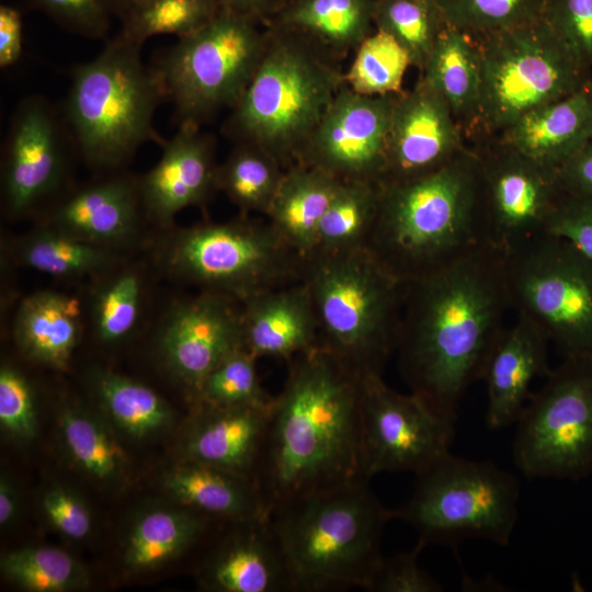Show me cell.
<instances>
[{
  "instance_id": "6da1fadb",
  "label": "cell",
  "mask_w": 592,
  "mask_h": 592,
  "mask_svg": "<svg viewBox=\"0 0 592 592\" xmlns=\"http://www.w3.org/2000/svg\"><path fill=\"white\" fill-rule=\"evenodd\" d=\"M511 308L503 254L486 242L437 271L402 284L395 354L410 392L455 426Z\"/></svg>"
},
{
  "instance_id": "7a4b0ae2",
  "label": "cell",
  "mask_w": 592,
  "mask_h": 592,
  "mask_svg": "<svg viewBox=\"0 0 592 592\" xmlns=\"http://www.w3.org/2000/svg\"><path fill=\"white\" fill-rule=\"evenodd\" d=\"M287 365L254 479L267 516L299 499L369 482L362 458L363 374L320 346Z\"/></svg>"
},
{
  "instance_id": "3957f363",
  "label": "cell",
  "mask_w": 592,
  "mask_h": 592,
  "mask_svg": "<svg viewBox=\"0 0 592 592\" xmlns=\"http://www.w3.org/2000/svg\"><path fill=\"white\" fill-rule=\"evenodd\" d=\"M481 242L478 158L465 151L424 175L383 184L364 249L406 284Z\"/></svg>"
},
{
  "instance_id": "277c9868",
  "label": "cell",
  "mask_w": 592,
  "mask_h": 592,
  "mask_svg": "<svg viewBox=\"0 0 592 592\" xmlns=\"http://www.w3.org/2000/svg\"><path fill=\"white\" fill-rule=\"evenodd\" d=\"M294 592L371 590L384 556L385 524L396 519L368 482L340 487L269 514Z\"/></svg>"
},
{
  "instance_id": "5b68a950",
  "label": "cell",
  "mask_w": 592,
  "mask_h": 592,
  "mask_svg": "<svg viewBox=\"0 0 592 592\" xmlns=\"http://www.w3.org/2000/svg\"><path fill=\"white\" fill-rule=\"evenodd\" d=\"M301 37L267 26L262 59L231 109L224 132L257 145L284 168L295 164L334 96L344 73Z\"/></svg>"
},
{
  "instance_id": "8992f818",
  "label": "cell",
  "mask_w": 592,
  "mask_h": 592,
  "mask_svg": "<svg viewBox=\"0 0 592 592\" xmlns=\"http://www.w3.org/2000/svg\"><path fill=\"white\" fill-rule=\"evenodd\" d=\"M140 49L115 36L70 73L62 116L78 153L92 168L116 170L144 144L166 140L153 125L164 101L162 87Z\"/></svg>"
},
{
  "instance_id": "52a82bcc",
  "label": "cell",
  "mask_w": 592,
  "mask_h": 592,
  "mask_svg": "<svg viewBox=\"0 0 592 592\" xmlns=\"http://www.w3.org/2000/svg\"><path fill=\"white\" fill-rule=\"evenodd\" d=\"M319 346L362 374L379 373L395 353L402 284L358 249L305 260Z\"/></svg>"
},
{
  "instance_id": "ba28073f",
  "label": "cell",
  "mask_w": 592,
  "mask_h": 592,
  "mask_svg": "<svg viewBox=\"0 0 592 592\" xmlns=\"http://www.w3.org/2000/svg\"><path fill=\"white\" fill-rule=\"evenodd\" d=\"M159 257L172 276L240 304L303 281L305 264L267 219L248 215L172 230Z\"/></svg>"
},
{
  "instance_id": "9c48e42d",
  "label": "cell",
  "mask_w": 592,
  "mask_h": 592,
  "mask_svg": "<svg viewBox=\"0 0 592 592\" xmlns=\"http://www.w3.org/2000/svg\"><path fill=\"white\" fill-rule=\"evenodd\" d=\"M519 499V480L509 471L491 460L448 453L417 475L411 498L395 515L414 528L423 547H455L471 538L508 546Z\"/></svg>"
},
{
  "instance_id": "30bf717a",
  "label": "cell",
  "mask_w": 592,
  "mask_h": 592,
  "mask_svg": "<svg viewBox=\"0 0 592 592\" xmlns=\"http://www.w3.org/2000/svg\"><path fill=\"white\" fill-rule=\"evenodd\" d=\"M261 24L223 9L156 58L152 67L178 124L200 125L237 104L266 47L267 29Z\"/></svg>"
},
{
  "instance_id": "8fae6325",
  "label": "cell",
  "mask_w": 592,
  "mask_h": 592,
  "mask_svg": "<svg viewBox=\"0 0 592 592\" xmlns=\"http://www.w3.org/2000/svg\"><path fill=\"white\" fill-rule=\"evenodd\" d=\"M481 58L477 119L502 133L530 111L590 82L588 68L547 20L475 37Z\"/></svg>"
},
{
  "instance_id": "7c38bea8",
  "label": "cell",
  "mask_w": 592,
  "mask_h": 592,
  "mask_svg": "<svg viewBox=\"0 0 592 592\" xmlns=\"http://www.w3.org/2000/svg\"><path fill=\"white\" fill-rule=\"evenodd\" d=\"M511 308L565 356H592V261L542 234L503 254Z\"/></svg>"
},
{
  "instance_id": "4fadbf2b",
  "label": "cell",
  "mask_w": 592,
  "mask_h": 592,
  "mask_svg": "<svg viewBox=\"0 0 592 592\" xmlns=\"http://www.w3.org/2000/svg\"><path fill=\"white\" fill-rule=\"evenodd\" d=\"M515 467L530 479L579 481L592 474V356L551 368L515 423Z\"/></svg>"
},
{
  "instance_id": "5bb4252c",
  "label": "cell",
  "mask_w": 592,
  "mask_h": 592,
  "mask_svg": "<svg viewBox=\"0 0 592 592\" xmlns=\"http://www.w3.org/2000/svg\"><path fill=\"white\" fill-rule=\"evenodd\" d=\"M361 433L363 468L371 480L382 473L424 471L451 453L455 426L419 396L398 392L379 373H365Z\"/></svg>"
},
{
  "instance_id": "9a60e30c",
  "label": "cell",
  "mask_w": 592,
  "mask_h": 592,
  "mask_svg": "<svg viewBox=\"0 0 592 592\" xmlns=\"http://www.w3.org/2000/svg\"><path fill=\"white\" fill-rule=\"evenodd\" d=\"M71 150L77 148L62 114L43 96L23 99L2 150L4 212L11 217L24 216L55 194L66 179Z\"/></svg>"
},
{
  "instance_id": "2e32d148",
  "label": "cell",
  "mask_w": 592,
  "mask_h": 592,
  "mask_svg": "<svg viewBox=\"0 0 592 592\" xmlns=\"http://www.w3.org/2000/svg\"><path fill=\"white\" fill-rule=\"evenodd\" d=\"M477 158L483 242L504 254L546 234L547 221L562 194L557 170L502 146Z\"/></svg>"
},
{
  "instance_id": "e0dca14e",
  "label": "cell",
  "mask_w": 592,
  "mask_h": 592,
  "mask_svg": "<svg viewBox=\"0 0 592 592\" xmlns=\"http://www.w3.org/2000/svg\"><path fill=\"white\" fill-rule=\"evenodd\" d=\"M396 98L360 94L344 84L296 163L319 168L342 182L382 184Z\"/></svg>"
},
{
  "instance_id": "ac0fdd59",
  "label": "cell",
  "mask_w": 592,
  "mask_h": 592,
  "mask_svg": "<svg viewBox=\"0 0 592 592\" xmlns=\"http://www.w3.org/2000/svg\"><path fill=\"white\" fill-rule=\"evenodd\" d=\"M241 348V304L210 292L175 304L158 337L162 362L193 398L204 378Z\"/></svg>"
},
{
  "instance_id": "d6986e66",
  "label": "cell",
  "mask_w": 592,
  "mask_h": 592,
  "mask_svg": "<svg viewBox=\"0 0 592 592\" xmlns=\"http://www.w3.org/2000/svg\"><path fill=\"white\" fill-rule=\"evenodd\" d=\"M464 152L449 105L421 78L410 91L397 94L380 185L424 175Z\"/></svg>"
},
{
  "instance_id": "ffe728a7",
  "label": "cell",
  "mask_w": 592,
  "mask_h": 592,
  "mask_svg": "<svg viewBox=\"0 0 592 592\" xmlns=\"http://www.w3.org/2000/svg\"><path fill=\"white\" fill-rule=\"evenodd\" d=\"M161 148L160 159L138 178V184L145 216L170 227L179 212L203 205L218 191V166L214 139L194 123L179 124Z\"/></svg>"
},
{
  "instance_id": "44dd1931",
  "label": "cell",
  "mask_w": 592,
  "mask_h": 592,
  "mask_svg": "<svg viewBox=\"0 0 592 592\" xmlns=\"http://www.w3.org/2000/svg\"><path fill=\"white\" fill-rule=\"evenodd\" d=\"M198 579L215 592H294L267 516L235 521L205 559Z\"/></svg>"
},
{
  "instance_id": "7402d4cb",
  "label": "cell",
  "mask_w": 592,
  "mask_h": 592,
  "mask_svg": "<svg viewBox=\"0 0 592 592\" xmlns=\"http://www.w3.org/2000/svg\"><path fill=\"white\" fill-rule=\"evenodd\" d=\"M141 215L138 179L113 174L70 192L44 226L112 250L134 239Z\"/></svg>"
},
{
  "instance_id": "603a6c76",
  "label": "cell",
  "mask_w": 592,
  "mask_h": 592,
  "mask_svg": "<svg viewBox=\"0 0 592 592\" xmlns=\"http://www.w3.org/2000/svg\"><path fill=\"white\" fill-rule=\"evenodd\" d=\"M548 344L545 334L521 315L503 329L482 375L488 398L485 420L490 430L517 422L533 394L532 383L551 369Z\"/></svg>"
},
{
  "instance_id": "cb8c5ba5",
  "label": "cell",
  "mask_w": 592,
  "mask_h": 592,
  "mask_svg": "<svg viewBox=\"0 0 592 592\" xmlns=\"http://www.w3.org/2000/svg\"><path fill=\"white\" fill-rule=\"evenodd\" d=\"M270 409L196 402L181 443L182 459L254 482Z\"/></svg>"
},
{
  "instance_id": "d4e9b609",
  "label": "cell",
  "mask_w": 592,
  "mask_h": 592,
  "mask_svg": "<svg viewBox=\"0 0 592 592\" xmlns=\"http://www.w3.org/2000/svg\"><path fill=\"white\" fill-rule=\"evenodd\" d=\"M243 349L259 357L294 356L319 346V329L304 281L270 289L241 304Z\"/></svg>"
},
{
  "instance_id": "484cf974",
  "label": "cell",
  "mask_w": 592,
  "mask_h": 592,
  "mask_svg": "<svg viewBox=\"0 0 592 592\" xmlns=\"http://www.w3.org/2000/svg\"><path fill=\"white\" fill-rule=\"evenodd\" d=\"M500 146L543 167H559L592 135V82L520 117L502 133Z\"/></svg>"
},
{
  "instance_id": "4316f807",
  "label": "cell",
  "mask_w": 592,
  "mask_h": 592,
  "mask_svg": "<svg viewBox=\"0 0 592 592\" xmlns=\"http://www.w3.org/2000/svg\"><path fill=\"white\" fill-rule=\"evenodd\" d=\"M374 10L375 0H286L266 24L342 55L373 32Z\"/></svg>"
},
{
  "instance_id": "83f0119b",
  "label": "cell",
  "mask_w": 592,
  "mask_h": 592,
  "mask_svg": "<svg viewBox=\"0 0 592 592\" xmlns=\"http://www.w3.org/2000/svg\"><path fill=\"white\" fill-rule=\"evenodd\" d=\"M341 184L330 173L303 163L284 172L265 217L304 260L316 249L320 223Z\"/></svg>"
},
{
  "instance_id": "f1b7e54d",
  "label": "cell",
  "mask_w": 592,
  "mask_h": 592,
  "mask_svg": "<svg viewBox=\"0 0 592 592\" xmlns=\"http://www.w3.org/2000/svg\"><path fill=\"white\" fill-rule=\"evenodd\" d=\"M163 485L179 504L209 519L231 522L267 516L252 480L207 465L182 459L166 474Z\"/></svg>"
},
{
  "instance_id": "f546056e",
  "label": "cell",
  "mask_w": 592,
  "mask_h": 592,
  "mask_svg": "<svg viewBox=\"0 0 592 592\" xmlns=\"http://www.w3.org/2000/svg\"><path fill=\"white\" fill-rule=\"evenodd\" d=\"M13 332L19 349L31 361L66 369L80 337L77 305L57 292L34 293L20 304Z\"/></svg>"
},
{
  "instance_id": "4dcf8cb0",
  "label": "cell",
  "mask_w": 592,
  "mask_h": 592,
  "mask_svg": "<svg viewBox=\"0 0 592 592\" xmlns=\"http://www.w3.org/2000/svg\"><path fill=\"white\" fill-rule=\"evenodd\" d=\"M208 523V516L181 504L149 509L135 520L128 532L123 562L133 572L156 569L193 546Z\"/></svg>"
},
{
  "instance_id": "1f68e13d",
  "label": "cell",
  "mask_w": 592,
  "mask_h": 592,
  "mask_svg": "<svg viewBox=\"0 0 592 592\" xmlns=\"http://www.w3.org/2000/svg\"><path fill=\"white\" fill-rule=\"evenodd\" d=\"M421 77L449 105L457 122L477 118L481 92V58L475 37L446 25Z\"/></svg>"
},
{
  "instance_id": "d6a6232c",
  "label": "cell",
  "mask_w": 592,
  "mask_h": 592,
  "mask_svg": "<svg viewBox=\"0 0 592 592\" xmlns=\"http://www.w3.org/2000/svg\"><path fill=\"white\" fill-rule=\"evenodd\" d=\"M90 377L102 411L125 434L145 439L173 422L169 403L150 387L105 369H96Z\"/></svg>"
},
{
  "instance_id": "836d02e7",
  "label": "cell",
  "mask_w": 592,
  "mask_h": 592,
  "mask_svg": "<svg viewBox=\"0 0 592 592\" xmlns=\"http://www.w3.org/2000/svg\"><path fill=\"white\" fill-rule=\"evenodd\" d=\"M58 421L65 452L81 473L103 483L116 482L125 475L127 457L99 417L83 407L65 405Z\"/></svg>"
},
{
  "instance_id": "e575fe53",
  "label": "cell",
  "mask_w": 592,
  "mask_h": 592,
  "mask_svg": "<svg viewBox=\"0 0 592 592\" xmlns=\"http://www.w3.org/2000/svg\"><path fill=\"white\" fill-rule=\"evenodd\" d=\"M282 163L263 148L238 143L218 166L217 187L242 215H266L285 172Z\"/></svg>"
},
{
  "instance_id": "d590c367",
  "label": "cell",
  "mask_w": 592,
  "mask_h": 592,
  "mask_svg": "<svg viewBox=\"0 0 592 592\" xmlns=\"http://www.w3.org/2000/svg\"><path fill=\"white\" fill-rule=\"evenodd\" d=\"M380 189V184L373 182H342L320 223L311 255L364 249L377 214Z\"/></svg>"
},
{
  "instance_id": "8d00e7d4",
  "label": "cell",
  "mask_w": 592,
  "mask_h": 592,
  "mask_svg": "<svg viewBox=\"0 0 592 592\" xmlns=\"http://www.w3.org/2000/svg\"><path fill=\"white\" fill-rule=\"evenodd\" d=\"M18 261L37 272L57 277L102 272L114 262L111 249L96 246L47 226L22 238L16 244Z\"/></svg>"
},
{
  "instance_id": "74e56055",
  "label": "cell",
  "mask_w": 592,
  "mask_h": 592,
  "mask_svg": "<svg viewBox=\"0 0 592 592\" xmlns=\"http://www.w3.org/2000/svg\"><path fill=\"white\" fill-rule=\"evenodd\" d=\"M223 10L217 0H140L122 18L121 39L143 46L152 36H187Z\"/></svg>"
},
{
  "instance_id": "f35d334b",
  "label": "cell",
  "mask_w": 592,
  "mask_h": 592,
  "mask_svg": "<svg viewBox=\"0 0 592 592\" xmlns=\"http://www.w3.org/2000/svg\"><path fill=\"white\" fill-rule=\"evenodd\" d=\"M446 25L436 0H375V29L398 42L421 70Z\"/></svg>"
},
{
  "instance_id": "ab89813d",
  "label": "cell",
  "mask_w": 592,
  "mask_h": 592,
  "mask_svg": "<svg viewBox=\"0 0 592 592\" xmlns=\"http://www.w3.org/2000/svg\"><path fill=\"white\" fill-rule=\"evenodd\" d=\"M8 580L31 592H66L87 584L84 568L67 551L47 546L24 547L1 559Z\"/></svg>"
},
{
  "instance_id": "60d3db41",
  "label": "cell",
  "mask_w": 592,
  "mask_h": 592,
  "mask_svg": "<svg viewBox=\"0 0 592 592\" xmlns=\"http://www.w3.org/2000/svg\"><path fill=\"white\" fill-rule=\"evenodd\" d=\"M409 66L412 65L405 48L390 35L375 29L356 47L344 82L364 95L398 94Z\"/></svg>"
},
{
  "instance_id": "b9f144b4",
  "label": "cell",
  "mask_w": 592,
  "mask_h": 592,
  "mask_svg": "<svg viewBox=\"0 0 592 592\" xmlns=\"http://www.w3.org/2000/svg\"><path fill=\"white\" fill-rule=\"evenodd\" d=\"M447 25L473 37L544 16L548 0H436Z\"/></svg>"
},
{
  "instance_id": "7bdbcfd3",
  "label": "cell",
  "mask_w": 592,
  "mask_h": 592,
  "mask_svg": "<svg viewBox=\"0 0 592 592\" xmlns=\"http://www.w3.org/2000/svg\"><path fill=\"white\" fill-rule=\"evenodd\" d=\"M255 361L243 348L230 353L204 378L195 402L216 407H271L274 396L262 388Z\"/></svg>"
},
{
  "instance_id": "ee69618b",
  "label": "cell",
  "mask_w": 592,
  "mask_h": 592,
  "mask_svg": "<svg viewBox=\"0 0 592 592\" xmlns=\"http://www.w3.org/2000/svg\"><path fill=\"white\" fill-rule=\"evenodd\" d=\"M143 298L141 277L123 270L105 280L92 303V325L96 338L105 344L125 340L135 329Z\"/></svg>"
},
{
  "instance_id": "f6af8a7d",
  "label": "cell",
  "mask_w": 592,
  "mask_h": 592,
  "mask_svg": "<svg viewBox=\"0 0 592 592\" xmlns=\"http://www.w3.org/2000/svg\"><path fill=\"white\" fill-rule=\"evenodd\" d=\"M0 425L15 441H32L37 432V413L33 389L15 367L0 368Z\"/></svg>"
},
{
  "instance_id": "bcb514c9",
  "label": "cell",
  "mask_w": 592,
  "mask_h": 592,
  "mask_svg": "<svg viewBox=\"0 0 592 592\" xmlns=\"http://www.w3.org/2000/svg\"><path fill=\"white\" fill-rule=\"evenodd\" d=\"M544 18L577 59L592 67V0H548Z\"/></svg>"
},
{
  "instance_id": "7dc6e473",
  "label": "cell",
  "mask_w": 592,
  "mask_h": 592,
  "mask_svg": "<svg viewBox=\"0 0 592 592\" xmlns=\"http://www.w3.org/2000/svg\"><path fill=\"white\" fill-rule=\"evenodd\" d=\"M66 30L93 39L107 36L112 0H32Z\"/></svg>"
},
{
  "instance_id": "c3c4849f",
  "label": "cell",
  "mask_w": 592,
  "mask_h": 592,
  "mask_svg": "<svg viewBox=\"0 0 592 592\" xmlns=\"http://www.w3.org/2000/svg\"><path fill=\"white\" fill-rule=\"evenodd\" d=\"M545 232L565 239L592 261V197L562 192Z\"/></svg>"
},
{
  "instance_id": "681fc988",
  "label": "cell",
  "mask_w": 592,
  "mask_h": 592,
  "mask_svg": "<svg viewBox=\"0 0 592 592\" xmlns=\"http://www.w3.org/2000/svg\"><path fill=\"white\" fill-rule=\"evenodd\" d=\"M424 547L415 544L407 553L385 558L369 591L374 592H441L443 585L418 562Z\"/></svg>"
},
{
  "instance_id": "f907efd6",
  "label": "cell",
  "mask_w": 592,
  "mask_h": 592,
  "mask_svg": "<svg viewBox=\"0 0 592 592\" xmlns=\"http://www.w3.org/2000/svg\"><path fill=\"white\" fill-rule=\"evenodd\" d=\"M42 508L48 522L70 539H83L92 530V515L88 505L66 487H49L43 494Z\"/></svg>"
},
{
  "instance_id": "816d5d0a",
  "label": "cell",
  "mask_w": 592,
  "mask_h": 592,
  "mask_svg": "<svg viewBox=\"0 0 592 592\" xmlns=\"http://www.w3.org/2000/svg\"><path fill=\"white\" fill-rule=\"evenodd\" d=\"M557 174L562 192L592 197V140L567 159Z\"/></svg>"
},
{
  "instance_id": "f5cc1de1",
  "label": "cell",
  "mask_w": 592,
  "mask_h": 592,
  "mask_svg": "<svg viewBox=\"0 0 592 592\" xmlns=\"http://www.w3.org/2000/svg\"><path fill=\"white\" fill-rule=\"evenodd\" d=\"M23 50V23L18 9L8 4L0 7V68L7 69L18 62Z\"/></svg>"
},
{
  "instance_id": "db71d44e",
  "label": "cell",
  "mask_w": 592,
  "mask_h": 592,
  "mask_svg": "<svg viewBox=\"0 0 592 592\" xmlns=\"http://www.w3.org/2000/svg\"><path fill=\"white\" fill-rule=\"evenodd\" d=\"M221 9L266 24L286 0H217Z\"/></svg>"
},
{
  "instance_id": "11a10c76",
  "label": "cell",
  "mask_w": 592,
  "mask_h": 592,
  "mask_svg": "<svg viewBox=\"0 0 592 592\" xmlns=\"http://www.w3.org/2000/svg\"><path fill=\"white\" fill-rule=\"evenodd\" d=\"M18 513V493L7 476L0 480V526L8 527Z\"/></svg>"
},
{
  "instance_id": "9f6ffc18",
  "label": "cell",
  "mask_w": 592,
  "mask_h": 592,
  "mask_svg": "<svg viewBox=\"0 0 592 592\" xmlns=\"http://www.w3.org/2000/svg\"><path fill=\"white\" fill-rule=\"evenodd\" d=\"M140 0H112L114 13L122 16L130 7Z\"/></svg>"
},
{
  "instance_id": "6f0895ef",
  "label": "cell",
  "mask_w": 592,
  "mask_h": 592,
  "mask_svg": "<svg viewBox=\"0 0 592 592\" xmlns=\"http://www.w3.org/2000/svg\"><path fill=\"white\" fill-rule=\"evenodd\" d=\"M591 140H592V135H591Z\"/></svg>"
}]
</instances>
